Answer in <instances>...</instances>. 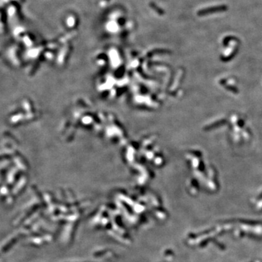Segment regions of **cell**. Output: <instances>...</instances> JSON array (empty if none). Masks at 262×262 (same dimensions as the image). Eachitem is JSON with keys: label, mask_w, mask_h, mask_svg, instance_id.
Segmentation results:
<instances>
[{"label": "cell", "mask_w": 262, "mask_h": 262, "mask_svg": "<svg viewBox=\"0 0 262 262\" xmlns=\"http://www.w3.org/2000/svg\"><path fill=\"white\" fill-rule=\"evenodd\" d=\"M228 9V7L226 5H218L216 7H208V8L202 9L200 10H199L197 12V15L199 16H203V15H209V14H213V13H217V12H224L226 9Z\"/></svg>", "instance_id": "6da1fadb"}, {"label": "cell", "mask_w": 262, "mask_h": 262, "mask_svg": "<svg viewBox=\"0 0 262 262\" xmlns=\"http://www.w3.org/2000/svg\"><path fill=\"white\" fill-rule=\"evenodd\" d=\"M149 5H150L151 8L153 9L154 10H155V12H156L158 14V15H163L165 14L164 10H163V9H162L161 8H160V7H159L158 6H157L156 4H155V3H154V2H151L150 4H149Z\"/></svg>", "instance_id": "7a4b0ae2"}]
</instances>
